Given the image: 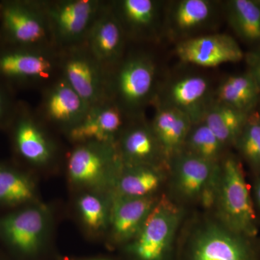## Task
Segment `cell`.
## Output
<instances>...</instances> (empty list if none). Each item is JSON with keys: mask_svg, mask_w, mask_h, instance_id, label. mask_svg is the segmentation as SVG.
I'll use <instances>...</instances> for the list:
<instances>
[{"mask_svg": "<svg viewBox=\"0 0 260 260\" xmlns=\"http://www.w3.org/2000/svg\"><path fill=\"white\" fill-rule=\"evenodd\" d=\"M250 239L204 212L184 220L176 260H257Z\"/></svg>", "mask_w": 260, "mask_h": 260, "instance_id": "obj_1", "label": "cell"}, {"mask_svg": "<svg viewBox=\"0 0 260 260\" xmlns=\"http://www.w3.org/2000/svg\"><path fill=\"white\" fill-rule=\"evenodd\" d=\"M185 208L167 194L159 198L136 237L124 245L131 260H176Z\"/></svg>", "mask_w": 260, "mask_h": 260, "instance_id": "obj_2", "label": "cell"}, {"mask_svg": "<svg viewBox=\"0 0 260 260\" xmlns=\"http://www.w3.org/2000/svg\"><path fill=\"white\" fill-rule=\"evenodd\" d=\"M156 65L150 56L135 54L122 59L108 73V98L130 119L139 117L156 95Z\"/></svg>", "mask_w": 260, "mask_h": 260, "instance_id": "obj_3", "label": "cell"}, {"mask_svg": "<svg viewBox=\"0 0 260 260\" xmlns=\"http://www.w3.org/2000/svg\"><path fill=\"white\" fill-rule=\"evenodd\" d=\"M231 230L253 239L257 232L256 217L242 162L225 155L220 162V180L213 211Z\"/></svg>", "mask_w": 260, "mask_h": 260, "instance_id": "obj_4", "label": "cell"}, {"mask_svg": "<svg viewBox=\"0 0 260 260\" xmlns=\"http://www.w3.org/2000/svg\"><path fill=\"white\" fill-rule=\"evenodd\" d=\"M0 38L7 45L56 49L41 1L0 3Z\"/></svg>", "mask_w": 260, "mask_h": 260, "instance_id": "obj_5", "label": "cell"}, {"mask_svg": "<svg viewBox=\"0 0 260 260\" xmlns=\"http://www.w3.org/2000/svg\"><path fill=\"white\" fill-rule=\"evenodd\" d=\"M57 50L83 44L104 2L41 1Z\"/></svg>", "mask_w": 260, "mask_h": 260, "instance_id": "obj_6", "label": "cell"}, {"mask_svg": "<svg viewBox=\"0 0 260 260\" xmlns=\"http://www.w3.org/2000/svg\"><path fill=\"white\" fill-rule=\"evenodd\" d=\"M59 75L57 49L4 44L0 46V79L22 85L44 84L46 86Z\"/></svg>", "mask_w": 260, "mask_h": 260, "instance_id": "obj_7", "label": "cell"}, {"mask_svg": "<svg viewBox=\"0 0 260 260\" xmlns=\"http://www.w3.org/2000/svg\"><path fill=\"white\" fill-rule=\"evenodd\" d=\"M59 75L90 107L108 98V73L84 44L59 50Z\"/></svg>", "mask_w": 260, "mask_h": 260, "instance_id": "obj_8", "label": "cell"}, {"mask_svg": "<svg viewBox=\"0 0 260 260\" xmlns=\"http://www.w3.org/2000/svg\"><path fill=\"white\" fill-rule=\"evenodd\" d=\"M123 164L116 145L78 144L70 153L68 171L75 184L95 186L112 181L113 186Z\"/></svg>", "mask_w": 260, "mask_h": 260, "instance_id": "obj_9", "label": "cell"}, {"mask_svg": "<svg viewBox=\"0 0 260 260\" xmlns=\"http://www.w3.org/2000/svg\"><path fill=\"white\" fill-rule=\"evenodd\" d=\"M214 102V90L208 78L186 75L158 87L153 105L174 108L189 116L193 124L201 122Z\"/></svg>", "mask_w": 260, "mask_h": 260, "instance_id": "obj_10", "label": "cell"}, {"mask_svg": "<svg viewBox=\"0 0 260 260\" xmlns=\"http://www.w3.org/2000/svg\"><path fill=\"white\" fill-rule=\"evenodd\" d=\"M219 164L181 151L169 164L167 196L181 206L198 204L207 182Z\"/></svg>", "mask_w": 260, "mask_h": 260, "instance_id": "obj_11", "label": "cell"}, {"mask_svg": "<svg viewBox=\"0 0 260 260\" xmlns=\"http://www.w3.org/2000/svg\"><path fill=\"white\" fill-rule=\"evenodd\" d=\"M130 119L117 104L107 99L90 107L83 120L68 132V136L77 145H116Z\"/></svg>", "mask_w": 260, "mask_h": 260, "instance_id": "obj_12", "label": "cell"}, {"mask_svg": "<svg viewBox=\"0 0 260 260\" xmlns=\"http://www.w3.org/2000/svg\"><path fill=\"white\" fill-rule=\"evenodd\" d=\"M175 53L183 62L202 68L239 62L244 57L237 41L223 34H206L178 42Z\"/></svg>", "mask_w": 260, "mask_h": 260, "instance_id": "obj_13", "label": "cell"}, {"mask_svg": "<svg viewBox=\"0 0 260 260\" xmlns=\"http://www.w3.org/2000/svg\"><path fill=\"white\" fill-rule=\"evenodd\" d=\"M126 35L110 3H104L83 44L109 70L124 57Z\"/></svg>", "mask_w": 260, "mask_h": 260, "instance_id": "obj_14", "label": "cell"}, {"mask_svg": "<svg viewBox=\"0 0 260 260\" xmlns=\"http://www.w3.org/2000/svg\"><path fill=\"white\" fill-rule=\"evenodd\" d=\"M215 3L210 0L172 2L164 12V31L178 42L199 37L216 18Z\"/></svg>", "mask_w": 260, "mask_h": 260, "instance_id": "obj_15", "label": "cell"}, {"mask_svg": "<svg viewBox=\"0 0 260 260\" xmlns=\"http://www.w3.org/2000/svg\"><path fill=\"white\" fill-rule=\"evenodd\" d=\"M126 38L138 41L155 40L164 31L161 2L118 0L110 2Z\"/></svg>", "mask_w": 260, "mask_h": 260, "instance_id": "obj_16", "label": "cell"}, {"mask_svg": "<svg viewBox=\"0 0 260 260\" xmlns=\"http://www.w3.org/2000/svg\"><path fill=\"white\" fill-rule=\"evenodd\" d=\"M116 146L124 167L161 166L169 169L150 123L142 119V116L130 119L119 136Z\"/></svg>", "mask_w": 260, "mask_h": 260, "instance_id": "obj_17", "label": "cell"}, {"mask_svg": "<svg viewBox=\"0 0 260 260\" xmlns=\"http://www.w3.org/2000/svg\"><path fill=\"white\" fill-rule=\"evenodd\" d=\"M90 106L59 75L46 85L40 104L43 117L67 132L83 120Z\"/></svg>", "mask_w": 260, "mask_h": 260, "instance_id": "obj_18", "label": "cell"}, {"mask_svg": "<svg viewBox=\"0 0 260 260\" xmlns=\"http://www.w3.org/2000/svg\"><path fill=\"white\" fill-rule=\"evenodd\" d=\"M160 197L124 198L113 195L109 225L113 242L126 245L143 227Z\"/></svg>", "mask_w": 260, "mask_h": 260, "instance_id": "obj_19", "label": "cell"}, {"mask_svg": "<svg viewBox=\"0 0 260 260\" xmlns=\"http://www.w3.org/2000/svg\"><path fill=\"white\" fill-rule=\"evenodd\" d=\"M46 228L45 213L39 208L22 210L0 221V229L7 239L26 254H34L40 249Z\"/></svg>", "mask_w": 260, "mask_h": 260, "instance_id": "obj_20", "label": "cell"}, {"mask_svg": "<svg viewBox=\"0 0 260 260\" xmlns=\"http://www.w3.org/2000/svg\"><path fill=\"white\" fill-rule=\"evenodd\" d=\"M17 113L14 138L19 154L34 165L49 164L54 156V146L51 140L31 113L23 109Z\"/></svg>", "mask_w": 260, "mask_h": 260, "instance_id": "obj_21", "label": "cell"}, {"mask_svg": "<svg viewBox=\"0 0 260 260\" xmlns=\"http://www.w3.org/2000/svg\"><path fill=\"white\" fill-rule=\"evenodd\" d=\"M154 106L155 112L150 125L161 146L169 168L171 160L182 151L193 124L189 116L174 108Z\"/></svg>", "mask_w": 260, "mask_h": 260, "instance_id": "obj_22", "label": "cell"}, {"mask_svg": "<svg viewBox=\"0 0 260 260\" xmlns=\"http://www.w3.org/2000/svg\"><path fill=\"white\" fill-rule=\"evenodd\" d=\"M169 169L161 166H123L114 186V195L145 198L156 195L167 183Z\"/></svg>", "mask_w": 260, "mask_h": 260, "instance_id": "obj_23", "label": "cell"}, {"mask_svg": "<svg viewBox=\"0 0 260 260\" xmlns=\"http://www.w3.org/2000/svg\"><path fill=\"white\" fill-rule=\"evenodd\" d=\"M260 89L249 73L231 75L214 90V101L249 114L255 111Z\"/></svg>", "mask_w": 260, "mask_h": 260, "instance_id": "obj_24", "label": "cell"}, {"mask_svg": "<svg viewBox=\"0 0 260 260\" xmlns=\"http://www.w3.org/2000/svg\"><path fill=\"white\" fill-rule=\"evenodd\" d=\"M248 116L249 114L214 101L205 113L203 121L227 148L236 145Z\"/></svg>", "mask_w": 260, "mask_h": 260, "instance_id": "obj_25", "label": "cell"}, {"mask_svg": "<svg viewBox=\"0 0 260 260\" xmlns=\"http://www.w3.org/2000/svg\"><path fill=\"white\" fill-rule=\"evenodd\" d=\"M225 5L228 22L237 37L248 44H259L260 1L232 0Z\"/></svg>", "mask_w": 260, "mask_h": 260, "instance_id": "obj_26", "label": "cell"}, {"mask_svg": "<svg viewBox=\"0 0 260 260\" xmlns=\"http://www.w3.org/2000/svg\"><path fill=\"white\" fill-rule=\"evenodd\" d=\"M225 145L204 121L192 124L182 151L207 161L218 164L225 156Z\"/></svg>", "mask_w": 260, "mask_h": 260, "instance_id": "obj_27", "label": "cell"}, {"mask_svg": "<svg viewBox=\"0 0 260 260\" xmlns=\"http://www.w3.org/2000/svg\"><path fill=\"white\" fill-rule=\"evenodd\" d=\"M31 181L19 173L0 167V203L20 204L32 199Z\"/></svg>", "mask_w": 260, "mask_h": 260, "instance_id": "obj_28", "label": "cell"}, {"mask_svg": "<svg viewBox=\"0 0 260 260\" xmlns=\"http://www.w3.org/2000/svg\"><path fill=\"white\" fill-rule=\"evenodd\" d=\"M236 146L244 159L255 168H260V113L254 111L248 116Z\"/></svg>", "mask_w": 260, "mask_h": 260, "instance_id": "obj_29", "label": "cell"}, {"mask_svg": "<svg viewBox=\"0 0 260 260\" xmlns=\"http://www.w3.org/2000/svg\"><path fill=\"white\" fill-rule=\"evenodd\" d=\"M78 209L84 223L94 232H100L109 223L110 207L104 200L91 194L82 196L78 200Z\"/></svg>", "mask_w": 260, "mask_h": 260, "instance_id": "obj_30", "label": "cell"}, {"mask_svg": "<svg viewBox=\"0 0 260 260\" xmlns=\"http://www.w3.org/2000/svg\"><path fill=\"white\" fill-rule=\"evenodd\" d=\"M249 73L260 89V51H251L245 56Z\"/></svg>", "mask_w": 260, "mask_h": 260, "instance_id": "obj_31", "label": "cell"}, {"mask_svg": "<svg viewBox=\"0 0 260 260\" xmlns=\"http://www.w3.org/2000/svg\"><path fill=\"white\" fill-rule=\"evenodd\" d=\"M10 114H14V112L12 110L8 95L0 85V122L6 119Z\"/></svg>", "mask_w": 260, "mask_h": 260, "instance_id": "obj_32", "label": "cell"}, {"mask_svg": "<svg viewBox=\"0 0 260 260\" xmlns=\"http://www.w3.org/2000/svg\"><path fill=\"white\" fill-rule=\"evenodd\" d=\"M255 195L256 202H257L258 205H259L260 208V176L257 181H256L255 186Z\"/></svg>", "mask_w": 260, "mask_h": 260, "instance_id": "obj_33", "label": "cell"}, {"mask_svg": "<svg viewBox=\"0 0 260 260\" xmlns=\"http://www.w3.org/2000/svg\"><path fill=\"white\" fill-rule=\"evenodd\" d=\"M79 260H110V259H105V258H96V259H79Z\"/></svg>", "mask_w": 260, "mask_h": 260, "instance_id": "obj_34", "label": "cell"}]
</instances>
